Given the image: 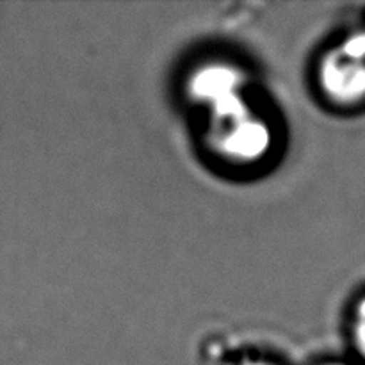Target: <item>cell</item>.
<instances>
[{"label":"cell","mask_w":365,"mask_h":365,"mask_svg":"<svg viewBox=\"0 0 365 365\" xmlns=\"http://www.w3.org/2000/svg\"><path fill=\"white\" fill-rule=\"evenodd\" d=\"M207 141L220 159L232 164H255L273 146V128L257 113L248 96L209 110Z\"/></svg>","instance_id":"6da1fadb"},{"label":"cell","mask_w":365,"mask_h":365,"mask_svg":"<svg viewBox=\"0 0 365 365\" xmlns=\"http://www.w3.org/2000/svg\"><path fill=\"white\" fill-rule=\"evenodd\" d=\"M353 342L365 360V298L359 302L353 314Z\"/></svg>","instance_id":"277c9868"},{"label":"cell","mask_w":365,"mask_h":365,"mask_svg":"<svg viewBox=\"0 0 365 365\" xmlns=\"http://www.w3.org/2000/svg\"><path fill=\"white\" fill-rule=\"evenodd\" d=\"M185 88L191 102L210 110L246 96V75L235 64L212 61L196 66Z\"/></svg>","instance_id":"3957f363"},{"label":"cell","mask_w":365,"mask_h":365,"mask_svg":"<svg viewBox=\"0 0 365 365\" xmlns=\"http://www.w3.org/2000/svg\"><path fill=\"white\" fill-rule=\"evenodd\" d=\"M324 365H348V364H341V362H331V364H324Z\"/></svg>","instance_id":"8992f818"},{"label":"cell","mask_w":365,"mask_h":365,"mask_svg":"<svg viewBox=\"0 0 365 365\" xmlns=\"http://www.w3.org/2000/svg\"><path fill=\"white\" fill-rule=\"evenodd\" d=\"M241 365H277L273 362H267V360H246Z\"/></svg>","instance_id":"5b68a950"},{"label":"cell","mask_w":365,"mask_h":365,"mask_svg":"<svg viewBox=\"0 0 365 365\" xmlns=\"http://www.w3.org/2000/svg\"><path fill=\"white\" fill-rule=\"evenodd\" d=\"M317 84L330 102L355 106L365 100V56L346 39L317 63Z\"/></svg>","instance_id":"7a4b0ae2"}]
</instances>
